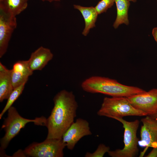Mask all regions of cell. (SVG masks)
<instances>
[{
  "label": "cell",
  "instance_id": "23",
  "mask_svg": "<svg viewBox=\"0 0 157 157\" xmlns=\"http://www.w3.org/2000/svg\"><path fill=\"white\" fill-rule=\"evenodd\" d=\"M151 116L153 117L156 119H157V112H156V113L154 114L151 115H150Z\"/></svg>",
  "mask_w": 157,
  "mask_h": 157
},
{
  "label": "cell",
  "instance_id": "13",
  "mask_svg": "<svg viewBox=\"0 0 157 157\" xmlns=\"http://www.w3.org/2000/svg\"><path fill=\"white\" fill-rule=\"evenodd\" d=\"M74 8L78 10L84 18L85 23L82 34L87 36L90 30L95 26V23L98 15L95 7H84L78 5H74Z\"/></svg>",
  "mask_w": 157,
  "mask_h": 157
},
{
  "label": "cell",
  "instance_id": "24",
  "mask_svg": "<svg viewBox=\"0 0 157 157\" xmlns=\"http://www.w3.org/2000/svg\"><path fill=\"white\" fill-rule=\"evenodd\" d=\"M129 1H132L133 2H135L136 1V0H128Z\"/></svg>",
  "mask_w": 157,
  "mask_h": 157
},
{
  "label": "cell",
  "instance_id": "20",
  "mask_svg": "<svg viewBox=\"0 0 157 157\" xmlns=\"http://www.w3.org/2000/svg\"><path fill=\"white\" fill-rule=\"evenodd\" d=\"M145 157H157V147L153 148L151 151Z\"/></svg>",
  "mask_w": 157,
  "mask_h": 157
},
{
  "label": "cell",
  "instance_id": "16",
  "mask_svg": "<svg viewBox=\"0 0 157 157\" xmlns=\"http://www.w3.org/2000/svg\"><path fill=\"white\" fill-rule=\"evenodd\" d=\"M11 76V69L0 72V102L8 99L13 90Z\"/></svg>",
  "mask_w": 157,
  "mask_h": 157
},
{
  "label": "cell",
  "instance_id": "19",
  "mask_svg": "<svg viewBox=\"0 0 157 157\" xmlns=\"http://www.w3.org/2000/svg\"><path fill=\"white\" fill-rule=\"evenodd\" d=\"M115 0H101L95 7L98 14H100L106 11L113 5Z\"/></svg>",
  "mask_w": 157,
  "mask_h": 157
},
{
  "label": "cell",
  "instance_id": "22",
  "mask_svg": "<svg viewBox=\"0 0 157 157\" xmlns=\"http://www.w3.org/2000/svg\"><path fill=\"white\" fill-rule=\"evenodd\" d=\"M42 1H48L51 2L53 1H60L61 0H41Z\"/></svg>",
  "mask_w": 157,
  "mask_h": 157
},
{
  "label": "cell",
  "instance_id": "8",
  "mask_svg": "<svg viewBox=\"0 0 157 157\" xmlns=\"http://www.w3.org/2000/svg\"><path fill=\"white\" fill-rule=\"evenodd\" d=\"M142 123L140 131V140L138 144L145 147L140 157H142L149 147H157V119L150 115H147L141 119Z\"/></svg>",
  "mask_w": 157,
  "mask_h": 157
},
{
  "label": "cell",
  "instance_id": "17",
  "mask_svg": "<svg viewBox=\"0 0 157 157\" xmlns=\"http://www.w3.org/2000/svg\"><path fill=\"white\" fill-rule=\"evenodd\" d=\"M25 82L20 86L14 88L7 99V103L0 114V119H1L3 115L12 106L15 101L22 93L24 89Z\"/></svg>",
  "mask_w": 157,
  "mask_h": 157
},
{
  "label": "cell",
  "instance_id": "5",
  "mask_svg": "<svg viewBox=\"0 0 157 157\" xmlns=\"http://www.w3.org/2000/svg\"><path fill=\"white\" fill-rule=\"evenodd\" d=\"M115 119L122 123L124 129V142L122 149L110 150L108 153L111 157H134L138 154L139 140L137 133L140 124L139 121H127L123 118H115Z\"/></svg>",
  "mask_w": 157,
  "mask_h": 157
},
{
  "label": "cell",
  "instance_id": "3",
  "mask_svg": "<svg viewBox=\"0 0 157 157\" xmlns=\"http://www.w3.org/2000/svg\"><path fill=\"white\" fill-rule=\"evenodd\" d=\"M46 119L43 116L34 119L24 118L19 115L15 107L11 106L8 110L7 117L4 119L1 127L5 131V134L0 140V150L6 149L11 140L27 124L32 122L36 125L45 126Z\"/></svg>",
  "mask_w": 157,
  "mask_h": 157
},
{
  "label": "cell",
  "instance_id": "7",
  "mask_svg": "<svg viewBox=\"0 0 157 157\" xmlns=\"http://www.w3.org/2000/svg\"><path fill=\"white\" fill-rule=\"evenodd\" d=\"M92 134L88 122L84 119L78 118L70 126L62 138L67 148L72 150L81 138Z\"/></svg>",
  "mask_w": 157,
  "mask_h": 157
},
{
  "label": "cell",
  "instance_id": "6",
  "mask_svg": "<svg viewBox=\"0 0 157 157\" xmlns=\"http://www.w3.org/2000/svg\"><path fill=\"white\" fill-rule=\"evenodd\" d=\"M65 147L62 138H46L41 142H33L23 151L24 156L28 157H63Z\"/></svg>",
  "mask_w": 157,
  "mask_h": 157
},
{
  "label": "cell",
  "instance_id": "15",
  "mask_svg": "<svg viewBox=\"0 0 157 157\" xmlns=\"http://www.w3.org/2000/svg\"><path fill=\"white\" fill-rule=\"evenodd\" d=\"M128 0H115L117 10V17L113 26L116 29L122 24H129L128 11L130 5Z\"/></svg>",
  "mask_w": 157,
  "mask_h": 157
},
{
  "label": "cell",
  "instance_id": "10",
  "mask_svg": "<svg viewBox=\"0 0 157 157\" xmlns=\"http://www.w3.org/2000/svg\"><path fill=\"white\" fill-rule=\"evenodd\" d=\"M16 17L0 9V58L7 51L12 35L17 26Z\"/></svg>",
  "mask_w": 157,
  "mask_h": 157
},
{
  "label": "cell",
  "instance_id": "14",
  "mask_svg": "<svg viewBox=\"0 0 157 157\" xmlns=\"http://www.w3.org/2000/svg\"><path fill=\"white\" fill-rule=\"evenodd\" d=\"M28 0H3L0 2V9L10 15L16 17L28 6Z\"/></svg>",
  "mask_w": 157,
  "mask_h": 157
},
{
  "label": "cell",
  "instance_id": "25",
  "mask_svg": "<svg viewBox=\"0 0 157 157\" xmlns=\"http://www.w3.org/2000/svg\"><path fill=\"white\" fill-rule=\"evenodd\" d=\"M3 0H0V2H2Z\"/></svg>",
  "mask_w": 157,
  "mask_h": 157
},
{
  "label": "cell",
  "instance_id": "4",
  "mask_svg": "<svg viewBox=\"0 0 157 157\" xmlns=\"http://www.w3.org/2000/svg\"><path fill=\"white\" fill-rule=\"evenodd\" d=\"M97 114L100 116L113 119L129 116L147 115L144 112L135 108L127 97H104Z\"/></svg>",
  "mask_w": 157,
  "mask_h": 157
},
{
  "label": "cell",
  "instance_id": "12",
  "mask_svg": "<svg viewBox=\"0 0 157 157\" xmlns=\"http://www.w3.org/2000/svg\"><path fill=\"white\" fill-rule=\"evenodd\" d=\"M33 73L30 69L28 60H19L15 63L11 69V76L13 89L27 82Z\"/></svg>",
  "mask_w": 157,
  "mask_h": 157
},
{
  "label": "cell",
  "instance_id": "18",
  "mask_svg": "<svg viewBox=\"0 0 157 157\" xmlns=\"http://www.w3.org/2000/svg\"><path fill=\"white\" fill-rule=\"evenodd\" d=\"M110 150L109 147L103 144H100L97 149L93 152H87L85 154V157H103L104 154Z\"/></svg>",
  "mask_w": 157,
  "mask_h": 157
},
{
  "label": "cell",
  "instance_id": "1",
  "mask_svg": "<svg viewBox=\"0 0 157 157\" xmlns=\"http://www.w3.org/2000/svg\"><path fill=\"white\" fill-rule=\"evenodd\" d=\"M53 101V107L46 119V138L61 139L74 122L78 105L73 92L64 90L55 95Z\"/></svg>",
  "mask_w": 157,
  "mask_h": 157
},
{
  "label": "cell",
  "instance_id": "11",
  "mask_svg": "<svg viewBox=\"0 0 157 157\" xmlns=\"http://www.w3.org/2000/svg\"><path fill=\"white\" fill-rule=\"evenodd\" d=\"M53 54L49 49L40 47L32 53L27 60L29 67L32 71L42 70L52 59Z\"/></svg>",
  "mask_w": 157,
  "mask_h": 157
},
{
  "label": "cell",
  "instance_id": "2",
  "mask_svg": "<svg viewBox=\"0 0 157 157\" xmlns=\"http://www.w3.org/2000/svg\"><path fill=\"white\" fill-rule=\"evenodd\" d=\"M83 90L91 93H101L112 97H129L146 91L138 87L125 85L116 80L99 76H93L81 84Z\"/></svg>",
  "mask_w": 157,
  "mask_h": 157
},
{
  "label": "cell",
  "instance_id": "9",
  "mask_svg": "<svg viewBox=\"0 0 157 157\" xmlns=\"http://www.w3.org/2000/svg\"><path fill=\"white\" fill-rule=\"evenodd\" d=\"M135 108L151 115L157 112V89L153 88L144 93L127 97Z\"/></svg>",
  "mask_w": 157,
  "mask_h": 157
},
{
  "label": "cell",
  "instance_id": "21",
  "mask_svg": "<svg viewBox=\"0 0 157 157\" xmlns=\"http://www.w3.org/2000/svg\"><path fill=\"white\" fill-rule=\"evenodd\" d=\"M152 35L157 43V27L153 28L152 31Z\"/></svg>",
  "mask_w": 157,
  "mask_h": 157
}]
</instances>
